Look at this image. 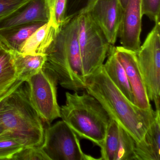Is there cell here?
I'll return each instance as SVG.
<instances>
[{
    "label": "cell",
    "mask_w": 160,
    "mask_h": 160,
    "mask_svg": "<svg viewBox=\"0 0 160 160\" xmlns=\"http://www.w3.org/2000/svg\"><path fill=\"white\" fill-rule=\"evenodd\" d=\"M49 21L58 30L65 22L68 0H45Z\"/></svg>",
    "instance_id": "ffe728a7"
},
{
    "label": "cell",
    "mask_w": 160,
    "mask_h": 160,
    "mask_svg": "<svg viewBox=\"0 0 160 160\" xmlns=\"http://www.w3.org/2000/svg\"><path fill=\"white\" fill-rule=\"evenodd\" d=\"M9 50L12 54L17 73L23 81H26L30 77L41 71L45 64L46 55H23Z\"/></svg>",
    "instance_id": "e0dca14e"
},
{
    "label": "cell",
    "mask_w": 160,
    "mask_h": 160,
    "mask_svg": "<svg viewBox=\"0 0 160 160\" xmlns=\"http://www.w3.org/2000/svg\"><path fill=\"white\" fill-rule=\"evenodd\" d=\"M142 14L154 23L160 21V0H141Z\"/></svg>",
    "instance_id": "d4e9b609"
},
{
    "label": "cell",
    "mask_w": 160,
    "mask_h": 160,
    "mask_svg": "<svg viewBox=\"0 0 160 160\" xmlns=\"http://www.w3.org/2000/svg\"><path fill=\"white\" fill-rule=\"evenodd\" d=\"M107 58V60L103 65L107 74L125 97L134 104L131 85L124 68L116 56L114 45H110Z\"/></svg>",
    "instance_id": "2e32d148"
},
{
    "label": "cell",
    "mask_w": 160,
    "mask_h": 160,
    "mask_svg": "<svg viewBox=\"0 0 160 160\" xmlns=\"http://www.w3.org/2000/svg\"><path fill=\"white\" fill-rule=\"evenodd\" d=\"M160 112L155 110L153 120L143 139L136 143V160H160Z\"/></svg>",
    "instance_id": "4fadbf2b"
},
{
    "label": "cell",
    "mask_w": 160,
    "mask_h": 160,
    "mask_svg": "<svg viewBox=\"0 0 160 160\" xmlns=\"http://www.w3.org/2000/svg\"><path fill=\"white\" fill-rule=\"evenodd\" d=\"M24 82L17 73L11 52L0 44V101Z\"/></svg>",
    "instance_id": "9a60e30c"
},
{
    "label": "cell",
    "mask_w": 160,
    "mask_h": 160,
    "mask_svg": "<svg viewBox=\"0 0 160 160\" xmlns=\"http://www.w3.org/2000/svg\"><path fill=\"white\" fill-rule=\"evenodd\" d=\"M66 102L60 108L61 118L81 138L101 148L112 118L101 103L92 95L66 92Z\"/></svg>",
    "instance_id": "277c9868"
},
{
    "label": "cell",
    "mask_w": 160,
    "mask_h": 160,
    "mask_svg": "<svg viewBox=\"0 0 160 160\" xmlns=\"http://www.w3.org/2000/svg\"><path fill=\"white\" fill-rule=\"evenodd\" d=\"M143 16L141 0H128L123 9L118 37L122 47L136 53L141 46Z\"/></svg>",
    "instance_id": "8fae6325"
},
{
    "label": "cell",
    "mask_w": 160,
    "mask_h": 160,
    "mask_svg": "<svg viewBox=\"0 0 160 160\" xmlns=\"http://www.w3.org/2000/svg\"><path fill=\"white\" fill-rule=\"evenodd\" d=\"M119 143V124L112 119L101 149L102 160H115Z\"/></svg>",
    "instance_id": "d6986e66"
},
{
    "label": "cell",
    "mask_w": 160,
    "mask_h": 160,
    "mask_svg": "<svg viewBox=\"0 0 160 160\" xmlns=\"http://www.w3.org/2000/svg\"><path fill=\"white\" fill-rule=\"evenodd\" d=\"M43 122L30 100L26 81L0 101V123L25 148L42 146Z\"/></svg>",
    "instance_id": "3957f363"
},
{
    "label": "cell",
    "mask_w": 160,
    "mask_h": 160,
    "mask_svg": "<svg viewBox=\"0 0 160 160\" xmlns=\"http://www.w3.org/2000/svg\"><path fill=\"white\" fill-rule=\"evenodd\" d=\"M6 132H7L5 131L3 126L0 123V136Z\"/></svg>",
    "instance_id": "83f0119b"
},
{
    "label": "cell",
    "mask_w": 160,
    "mask_h": 160,
    "mask_svg": "<svg viewBox=\"0 0 160 160\" xmlns=\"http://www.w3.org/2000/svg\"><path fill=\"white\" fill-rule=\"evenodd\" d=\"M58 31L52 23L48 21L30 36L21 46L19 53L23 55H45Z\"/></svg>",
    "instance_id": "5bb4252c"
},
{
    "label": "cell",
    "mask_w": 160,
    "mask_h": 160,
    "mask_svg": "<svg viewBox=\"0 0 160 160\" xmlns=\"http://www.w3.org/2000/svg\"><path fill=\"white\" fill-rule=\"evenodd\" d=\"M31 0H0V20L16 12Z\"/></svg>",
    "instance_id": "cb8c5ba5"
},
{
    "label": "cell",
    "mask_w": 160,
    "mask_h": 160,
    "mask_svg": "<svg viewBox=\"0 0 160 160\" xmlns=\"http://www.w3.org/2000/svg\"><path fill=\"white\" fill-rule=\"evenodd\" d=\"M118 60L126 72L134 96V104L140 109L152 110L143 76L139 68L136 53L122 46L115 47Z\"/></svg>",
    "instance_id": "30bf717a"
},
{
    "label": "cell",
    "mask_w": 160,
    "mask_h": 160,
    "mask_svg": "<svg viewBox=\"0 0 160 160\" xmlns=\"http://www.w3.org/2000/svg\"><path fill=\"white\" fill-rule=\"evenodd\" d=\"M88 93L95 97L111 118L134 139L140 142L154 118L155 111L138 108L129 101L108 77L103 67L86 80Z\"/></svg>",
    "instance_id": "6da1fadb"
},
{
    "label": "cell",
    "mask_w": 160,
    "mask_h": 160,
    "mask_svg": "<svg viewBox=\"0 0 160 160\" xmlns=\"http://www.w3.org/2000/svg\"><path fill=\"white\" fill-rule=\"evenodd\" d=\"M45 55L44 68L56 75L62 88L77 92L86 90L78 42V15L66 18Z\"/></svg>",
    "instance_id": "7a4b0ae2"
},
{
    "label": "cell",
    "mask_w": 160,
    "mask_h": 160,
    "mask_svg": "<svg viewBox=\"0 0 160 160\" xmlns=\"http://www.w3.org/2000/svg\"><path fill=\"white\" fill-rule=\"evenodd\" d=\"M119 1L123 9H124L125 6H126L127 2H128V0H119Z\"/></svg>",
    "instance_id": "4316f807"
},
{
    "label": "cell",
    "mask_w": 160,
    "mask_h": 160,
    "mask_svg": "<svg viewBox=\"0 0 160 160\" xmlns=\"http://www.w3.org/2000/svg\"><path fill=\"white\" fill-rule=\"evenodd\" d=\"M94 0H68L66 18H73L87 12Z\"/></svg>",
    "instance_id": "484cf974"
},
{
    "label": "cell",
    "mask_w": 160,
    "mask_h": 160,
    "mask_svg": "<svg viewBox=\"0 0 160 160\" xmlns=\"http://www.w3.org/2000/svg\"><path fill=\"white\" fill-rule=\"evenodd\" d=\"M123 11L119 0H94L86 12L89 13L109 43L114 45L118 37Z\"/></svg>",
    "instance_id": "9c48e42d"
},
{
    "label": "cell",
    "mask_w": 160,
    "mask_h": 160,
    "mask_svg": "<svg viewBox=\"0 0 160 160\" xmlns=\"http://www.w3.org/2000/svg\"><path fill=\"white\" fill-rule=\"evenodd\" d=\"M49 21L45 0H31L18 11L0 20V32L33 23Z\"/></svg>",
    "instance_id": "7c38bea8"
},
{
    "label": "cell",
    "mask_w": 160,
    "mask_h": 160,
    "mask_svg": "<svg viewBox=\"0 0 160 160\" xmlns=\"http://www.w3.org/2000/svg\"><path fill=\"white\" fill-rule=\"evenodd\" d=\"M43 24L42 23L28 24L0 32V44L8 50L19 52L23 44Z\"/></svg>",
    "instance_id": "ac0fdd59"
},
{
    "label": "cell",
    "mask_w": 160,
    "mask_h": 160,
    "mask_svg": "<svg viewBox=\"0 0 160 160\" xmlns=\"http://www.w3.org/2000/svg\"><path fill=\"white\" fill-rule=\"evenodd\" d=\"M160 21L155 23L151 31L136 52L139 68L144 78L148 96L160 110Z\"/></svg>",
    "instance_id": "52a82bcc"
},
{
    "label": "cell",
    "mask_w": 160,
    "mask_h": 160,
    "mask_svg": "<svg viewBox=\"0 0 160 160\" xmlns=\"http://www.w3.org/2000/svg\"><path fill=\"white\" fill-rule=\"evenodd\" d=\"M26 82L30 100L42 121L49 125L54 120L61 118L56 75L43 67Z\"/></svg>",
    "instance_id": "8992f818"
},
{
    "label": "cell",
    "mask_w": 160,
    "mask_h": 160,
    "mask_svg": "<svg viewBox=\"0 0 160 160\" xmlns=\"http://www.w3.org/2000/svg\"><path fill=\"white\" fill-rule=\"evenodd\" d=\"M13 160H50L41 146L25 148L13 157Z\"/></svg>",
    "instance_id": "603a6c76"
},
{
    "label": "cell",
    "mask_w": 160,
    "mask_h": 160,
    "mask_svg": "<svg viewBox=\"0 0 160 160\" xmlns=\"http://www.w3.org/2000/svg\"><path fill=\"white\" fill-rule=\"evenodd\" d=\"M136 143L132 137L119 125V143L115 160H136Z\"/></svg>",
    "instance_id": "44dd1931"
},
{
    "label": "cell",
    "mask_w": 160,
    "mask_h": 160,
    "mask_svg": "<svg viewBox=\"0 0 160 160\" xmlns=\"http://www.w3.org/2000/svg\"><path fill=\"white\" fill-rule=\"evenodd\" d=\"M78 42L85 80L103 65L111 45L88 12L78 15Z\"/></svg>",
    "instance_id": "5b68a950"
},
{
    "label": "cell",
    "mask_w": 160,
    "mask_h": 160,
    "mask_svg": "<svg viewBox=\"0 0 160 160\" xmlns=\"http://www.w3.org/2000/svg\"><path fill=\"white\" fill-rule=\"evenodd\" d=\"M42 147L50 160L96 159L83 152L78 136L62 120L45 128Z\"/></svg>",
    "instance_id": "ba28073f"
},
{
    "label": "cell",
    "mask_w": 160,
    "mask_h": 160,
    "mask_svg": "<svg viewBox=\"0 0 160 160\" xmlns=\"http://www.w3.org/2000/svg\"><path fill=\"white\" fill-rule=\"evenodd\" d=\"M24 148L21 140L5 133L0 136V160H12Z\"/></svg>",
    "instance_id": "7402d4cb"
}]
</instances>
